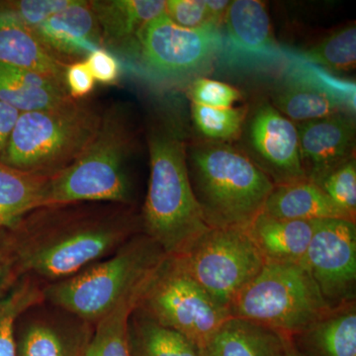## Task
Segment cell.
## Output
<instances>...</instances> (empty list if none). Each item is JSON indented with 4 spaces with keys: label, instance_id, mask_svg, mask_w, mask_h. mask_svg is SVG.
<instances>
[{
    "label": "cell",
    "instance_id": "cell-15",
    "mask_svg": "<svg viewBox=\"0 0 356 356\" xmlns=\"http://www.w3.org/2000/svg\"><path fill=\"white\" fill-rule=\"evenodd\" d=\"M297 129L307 179L318 181L337 166L355 159V123L350 113L303 122Z\"/></svg>",
    "mask_w": 356,
    "mask_h": 356
},
{
    "label": "cell",
    "instance_id": "cell-34",
    "mask_svg": "<svg viewBox=\"0 0 356 356\" xmlns=\"http://www.w3.org/2000/svg\"><path fill=\"white\" fill-rule=\"evenodd\" d=\"M189 96L193 104L228 108L233 107L242 95L238 89L229 84L199 77L192 83L189 89Z\"/></svg>",
    "mask_w": 356,
    "mask_h": 356
},
{
    "label": "cell",
    "instance_id": "cell-33",
    "mask_svg": "<svg viewBox=\"0 0 356 356\" xmlns=\"http://www.w3.org/2000/svg\"><path fill=\"white\" fill-rule=\"evenodd\" d=\"M74 0H0L10 11L34 31L39 25L74 3Z\"/></svg>",
    "mask_w": 356,
    "mask_h": 356
},
{
    "label": "cell",
    "instance_id": "cell-16",
    "mask_svg": "<svg viewBox=\"0 0 356 356\" xmlns=\"http://www.w3.org/2000/svg\"><path fill=\"white\" fill-rule=\"evenodd\" d=\"M54 55L81 57L104 48L102 31L90 2L74 0L72 6L51 16L34 30Z\"/></svg>",
    "mask_w": 356,
    "mask_h": 356
},
{
    "label": "cell",
    "instance_id": "cell-14",
    "mask_svg": "<svg viewBox=\"0 0 356 356\" xmlns=\"http://www.w3.org/2000/svg\"><path fill=\"white\" fill-rule=\"evenodd\" d=\"M250 142L259 168L274 185L306 178L300 156L297 126L270 105H262L250 121Z\"/></svg>",
    "mask_w": 356,
    "mask_h": 356
},
{
    "label": "cell",
    "instance_id": "cell-5",
    "mask_svg": "<svg viewBox=\"0 0 356 356\" xmlns=\"http://www.w3.org/2000/svg\"><path fill=\"white\" fill-rule=\"evenodd\" d=\"M132 135L119 107L103 114L95 139L67 168L49 177L44 206L112 203L131 206L128 159Z\"/></svg>",
    "mask_w": 356,
    "mask_h": 356
},
{
    "label": "cell",
    "instance_id": "cell-2",
    "mask_svg": "<svg viewBox=\"0 0 356 356\" xmlns=\"http://www.w3.org/2000/svg\"><path fill=\"white\" fill-rule=\"evenodd\" d=\"M149 149L151 172L142 231L168 257H179L210 228L194 195L184 142L177 129H154Z\"/></svg>",
    "mask_w": 356,
    "mask_h": 356
},
{
    "label": "cell",
    "instance_id": "cell-38",
    "mask_svg": "<svg viewBox=\"0 0 356 356\" xmlns=\"http://www.w3.org/2000/svg\"><path fill=\"white\" fill-rule=\"evenodd\" d=\"M19 116L18 110L0 102V154L3 152Z\"/></svg>",
    "mask_w": 356,
    "mask_h": 356
},
{
    "label": "cell",
    "instance_id": "cell-9",
    "mask_svg": "<svg viewBox=\"0 0 356 356\" xmlns=\"http://www.w3.org/2000/svg\"><path fill=\"white\" fill-rule=\"evenodd\" d=\"M173 259L228 311L236 295L266 264L243 229L210 228L184 254Z\"/></svg>",
    "mask_w": 356,
    "mask_h": 356
},
{
    "label": "cell",
    "instance_id": "cell-22",
    "mask_svg": "<svg viewBox=\"0 0 356 356\" xmlns=\"http://www.w3.org/2000/svg\"><path fill=\"white\" fill-rule=\"evenodd\" d=\"M70 98L67 89L38 72L0 64V102L20 113L51 108Z\"/></svg>",
    "mask_w": 356,
    "mask_h": 356
},
{
    "label": "cell",
    "instance_id": "cell-8",
    "mask_svg": "<svg viewBox=\"0 0 356 356\" xmlns=\"http://www.w3.org/2000/svg\"><path fill=\"white\" fill-rule=\"evenodd\" d=\"M137 309L184 334L200 350L229 318V311L168 255L152 274Z\"/></svg>",
    "mask_w": 356,
    "mask_h": 356
},
{
    "label": "cell",
    "instance_id": "cell-41",
    "mask_svg": "<svg viewBox=\"0 0 356 356\" xmlns=\"http://www.w3.org/2000/svg\"><path fill=\"white\" fill-rule=\"evenodd\" d=\"M0 276H1V269H0Z\"/></svg>",
    "mask_w": 356,
    "mask_h": 356
},
{
    "label": "cell",
    "instance_id": "cell-27",
    "mask_svg": "<svg viewBox=\"0 0 356 356\" xmlns=\"http://www.w3.org/2000/svg\"><path fill=\"white\" fill-rule=\"evenodd\" d=\"M276 109L288 119L301 122L316 120L332 115L350 113L336 98L313 84L286 76V81L274 96ZM353 114V113H350Z\"/></svg>",
    "mask_w": 356,
    "mask_h": 356
},
{
    "label": "cell",
    "instance_id": "cell-23",
    "mask_svg": "<svg viewBox=\"0 0 356 356\" xmlns=\"http://www.w3.org/2000/svg\"><path fill=\"white\" fill-rule=\"evenodd\" d=\"M295 344L304 356H356L355 302L334 308L311 325Z\"/></svg>",
    "mask_w": 356,
    "mask_h": 356
},
{
    "label": "cell",
    "instance_id": "cell-32",
    "mask_svg": "<svg viewBox=\"0 0 356 356\" xmlns=\"http://www.w3.org/2000/svg\"><path fill=\"white\" fill-rule=\"evenodd\" d=\"M330 199L346 214L355 220L356 165L351 159L315 182Z\"/></svg>",
    "mask_w": 356,
    "mask_h": 356
},
{
    "label": "cell",
    "instance_id": "cell-7",
    "mask_svg": "<svg viewBox=\"0 0 356 356\" xmlns=\"http://www.w3.org/2000/svg\"><path fill=\"white\" fill-rule=\"evenodd\" d=\"M332 309L303 266L266 264L236 295L229 314L293 337Z\"/></svg>",
    "mask_w": 356,
    "mask_h": 356
},
{
    "label": "cell",
    "instance_id": "cell-35",
    "mask_svg": "<svg viewBox=\"0 0 356 356\" xmlns=\"http://www.w3.org/2000/svg\"><path fill=\"white\" fill-rule=\"evenodd\" d=\"M165 13L175 24L188 29L215 25L204 0H168Z\"/></svg>",
    "mask_w": 356,
    "mask_h": 356
},
{
    "label": "cell",
    "instance_id": "cell-25",
    "mask_svg": "<svg viewBox=\"0 0 356 356\" xmlns=\"http://www.w3.org/2000/svg\"><path fill=\"white\" fill-rule=\"evenodd\" d=\"M152 274L96 323L84 356H132L129 343V322Z\"/></svg>",
    "mask_w": 356,
    "mask_h": 356
},
{
    "label": "cell",
    "instance_id": "cell-20",
    "mask_svg": "<svg viewBox=\"0 0 356 356\" xmlns=\"http://www.w3.org/2000/svg\"><path fill=\"white\" fill-rule=\"evenodd\" d=\"M291 337L229 317L204 346L202 356H286Z\"/></svg>",
    "mask_w": 356,
    "mask_h": 356
},
{
    "label": "cell",
    "instance_id": "cell-4",
    "mask_svg": "<svg viewBox=\"0 0 356 356\" xmlns=\"http://www.w3.org/2000/svg\"><path fill=\"white\" fill-rule=\"evenodd\" d=\"M102 114L72 98L51 108L20 113L0 163L50 177L72 165L95 139Z\"/></svg>",
    "mask_w": 356,
    "mask_h": 356
},
{
    "label": "cell",
    "instance_id": "cell-1",
    "mask_svg": "<svg viewBox=\"0 0 356 356\" xmlns=\"http://www.w3.org/2000/svg\"><path fill=\"white\" fill-rule=\"evenodd\" d=\"M131 206L77 203L43 206L0 232V288L24 280L46 286L106 259L140 233Z\"/></svg>",
    "mask_w": 356,
    "mask_h": 356
},
{
    "label": "cell",
    "instance_id": "cell-40",
    "mask_svg": "<svg viewBox=\"0 0 356 356\" xmlns=\"http://www.w3.org/2000/svg\"><path fill=\"white\" fill-rule=\"evenodd\" d=\"M286 356H304L302 355L301 351L297 348L295 346L294 341H293L292 337L290 341L289 346H288L287 355Z\"/></svg>",
    "mask_w": 356,
    "mask_h": 356
},
{
    "label": "cell",
    "instance_id": "cell-30",
    "mask_svg": "<svg viewBox=\"0 0 356 356\" xmlns=\"http://www.w3.org/2000/svg\"><path fill=\"white\" fill-rule=\"evenodd\" d=\"M285 55L289 58L286 74L288 77L313 84L316 88L343 103L350 113H355V83L332 76L329 70L302 60L296 54L291 53L289 56L285 53Z\"/></svg>",
    "mask_w": 356,
    "mask_h": 356
},
{
    "label": "cell",
    "instance_id": "cell-10",
    "mask_svg": "<svg viewBox=\"0 0 356 356\" xmlns=\"http://www.w3.org/2000/svg\"><path fill=\"white\" fill-rule=\"evenodd\" d=\"M222 44L219 26L188 29L175 24L165 13L147 22L136 41L144 67L168 81H182L209 69Z\"/></svg>",
    "mask_w": 356,
    "mask_h": 356
},
{
    "label": "cell",
    "instance_id": "cell-6",
    "mask_svg": "<svg viewBox=\"0 0 356 356\" xmlns=\"http://www.w3.org/2000/svg\"><path fill=\"white\" fill-rule=\"evenodd\" d=\"M165 257L152 238L138 234L106 259L44 286V302L95 325Z\"/></svg>",
    "mask_w": 356,
    "mask_h": 356
},
{
    "label": "cell",
    "instance_id": "cell-13",
    "mask_svg": "<svg viewBox=\"0 0 356 356\" xmlns=\"http://www.w3.org/2000/svg\"><path fill=\"white\" fill-rule=\"evenodd\" d=\"M225 58L232 65H273L285 56L273 37L266 6L259 0L231 1L226 17Z\"/></svg>",
    "mask_w": 356,
    "mask_h": 356
},
{
    "label": "cell",
    "instance_id": "cell-12",
    "mask_svg": "<svg viewBox=\"0 0 356 356\" xmlns=\"http://www.w3.org/2000/svg\"><path fill=\"white\" fill-rule=\"evenodd\" d=\"M17 356H84L95 325L44 302L26 311Z\"/></svg>",
    "mask_w": 356,
    "mask_h": 356
},
{
    "label": "cell",
    "instance_id": "cell-28",
    "mask_svg": "<svg viewBox=\"0 0 356 356\" xmlns=\"http://www.w3.org/2000/svg\"><path fill=\"white\" fill-rule=\"evenodd\" d=\"M44 286L24 280L0 298V356H17L16 325L21 316L33 307L44 303Z\"/></svg>",
    "mask_w": 356,
    "mask_h": 356
},
{
    "label": "cell",
    "instance_id": "cell-26",
    "mask_svg": "<svg viewBox=\"0 0 356 356\" xmlns=\"http://www.w3.org/2000/svg\"><path fill=\"white\" fill-rule=\"evenodd\" d=\"M132 356H202L184 334L159 325L136 307L129 322Z\"/></svg>",
    "mask_w": 356,
    "mask_h": 356
},
{
    "label": "cell",
    "instance_id": "cell-3",
    "mask_svg": "<svg viewBox=\"0 0 356 356\" xmlns=\"http://www.w3.org/2000/svg\"><path fill=\"white\" fill-rule=\"evenodd\" d=\"M189 177L209 228H248L274 188L266 173L241 152L222 143L192 151Z\"/></svg>",
    "mask_w": 356,
    "mask_h": 356
},
{
    "label": "cell",
    "instance_id": "cell-24",
    "mask_svg": "<svg viewBox=\"0 0 356 356\" xmlns=\"http://www.w3.org/2000/svg\"><path fill=\"white\" fill-rule=\"evenodd\" d=\"M48 180L0 163V232L43 207Z\"/></svg>",
    "mask_w": 356,
    "mask_h": 356
},
{
    "label": "cell",
    "instance_id": "cell-21",
    "mask_svg": "<svg viewBox=\"0 0 356 356\" xmlns=\"http://www.w3.org/2000/svg\"><path fill=\"white\" fill-rule=\"evenodd\" d=\"M90 2L104 44L130 46L145 25L165 13L163 0H97Z\"/></svg>",
    "mask_w": 356,
    "mask_h": 356
},
{
    "label": "cell",
    "instance_id": "cell-36",
    "mask_svg": "<svg viewBox=\"0 0 356 356\" xmlns=\"http://www.w3.org/2000/svg\"><path fill=\"white\" fill-rule=\"evenodd\" d=\"M86 62L97 83L114 84L121 76L118 58L105 48L97 49L89 54Z\"/></svg>",
    "mask_w": 356,
    "mask_h": 356
},
{
    "label": "cell",
    "instance_id": "cell-31",
    "mask_svg": "<svg viewBox=\"0 0 356 356\" xmlns=\"http://www.w3.org/2000/svg\"><path fill=\"white\" fill-rule=\"evenodd\" d=\"M192 116L204 136L212 140H226L241 133L247 112L243 108H217L192 103Z\"/></svg>",
    "mask_w": 356,
    "mask_h": 356
},
{
    "label": "cell",
    "instance_id": "cell-17",
    "mask_svg": "<svg viewBox=\"0 0 356 356\" xmlns=\"http://www.w3.org/2000/svg\"><path fill=\"white\" fill-rule=\"evenodd\" d=\"M0 64L33 70L65 88L67 64L0 2ZM67 89V88H65Z\"/></svg>",
    "mask_w": 356,
    "mask_h": 356
},
{
    "label": "cell",
    "instance_id": "cell-11",
    "mask_svg": "<svg viewBox=\"0 0 356 356\" xmlns=\"http://www.w3.org/2000/svg\"><path fill=\"white\" fill-rule=\"evenodd\" d=\"M332 308L355 302L356 285L355 222L317 221L301 264Z\"/></svg>",
    "mask_w": 356,
    "mask_h": 356
},
{
    "label": "cell",
    "instance_id": "cell-29",
    "mask_svg": "<svg viewBox=\"0 0 356 356\" xmlns=\"http://www.w3.org/2000/svg\"><path fill=\"white\" fill-rule=\"evenodd\" d=\"M302 60L327 70L353 69L356 62V29L355 26L341 28L323 41L301 54Z\"/></svg>",
    "mask_w": 356,
    "mask_h": 356
},
{
    "label": "cell",
    "instance_id": "cell-18",
    "mask_svg": "<svg viewBox=\"0 0 356 356\" xmlns=\"http://www.w3.org/2000/svg\"><path fill=\"white\" fill-rule=\"evenodd\" d=\"M317 221H295L261 212L245 231L266 264H300L305 257Z\"/></svg>",
    "mask_w": 356,
    "mask_h": 356
},
{
    "label": "cell",
    "instance_id": "cell-39",
    "mask_svg": "<svg viewBox=\"0 0 356 356\" xmlns=\"http://www.w3.org/2000/svg\"><path fill=\"white\" fill-rule=\"evenodd\" d=\"M205 3L213 23L220 27L222 21H225L231 1H227V0H206Z\"/></svg>",
    "mask_w": 356,
    "mask_h": 356
},
{
    "label": "cell",
    "instance_id": "cell-19",
    "mask_svg": "<svg viewBox=\"0 0 356 356\" xmlns=\"http://www.w3.org/2000/svg\"><path fill=\"white\" fill-rule=\"evenodd\" d=\"M262 212L295 221L339 219L355 222L337 207L320 186L307 178L274 185Z\"/></svg>",
    "mask_w": 356,
    "mask_h": 356
},
{
    "label": "cell",
    "instance_id": "cell-37",
    "mask_svg": "<svg viewBox=\"0 0 356 356\" xmlns=\"http://www.w3.org/2000/svg\"><path fill=\"white\" fill-rule=\"evenodd\" d=\"M95 83L86 60H77L65 67V88L72 99L83 100L92 92Z\"/></svg>",
    "mask_w": 356,
    "mask_h": 356
}]
</instances>
